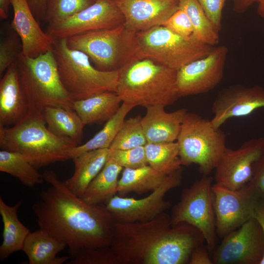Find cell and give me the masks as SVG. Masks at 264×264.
I'll return each instance as SVG.
<instances>
[{
  "label": "cell",
  "instance_id": "cell-1",
  "mask_svg": "<svg viewBox=\"0 0 264 264\" xmlns=\"http://www.w3.org/2000/svg\"><path fill=\"white\" fill-rule=\"evenodd\" d=\"M43 175L50 186L32 206L40 228L65 242L71 258L84 249L110 246L114 220L105 205L86 203L52 170Z\"/></svg>",
  "mask_w": 264,
  "mask_h": 264
},
{
  "label": "cell",
  "instance_id": "cell-2",
  "mask_svg": "<svg viewBox=\"0 0 264 264\" xmlns=\"http://www.w3.org/2000/svg\"><path fill=\"white\" fill-rule=\"evenodd\" d=\"M204 238L195 227L172 225L165 212L141 222L114 221L110 248L116 264H185Z\"/></svg>",
  "mask_w": 264,
  "mask_h": 264
},
{
  "label": "cell",
  "instance_id": "cell-3",
  "mask_svg": "<svg viewBox=\"0 0 264 264\" xmlns=\"http://www.w3.org/2000/svg\"><path fill=\"white\" fill-rule=\"evenodd\" d=\"M176 73L152 59H135L119 70L116 93L122 102L135 106L172 105L180 97Z\"/></svg>",
  "mask_w": 264,
  "mask_h": 264
},
{
  "label": "cell",
  "instance_id": "cell-4",
  "mask_svg": "<svg viewBox=\"0 0 264 264\" xmlns=\"http://www.w3.org/2000/svg\"><path fill=\"white\" fill-rule=\"evenodd\" d=\"M78 145L52 133L42 116L31 112L14 126H0V149L23 154L38 169L69 160V152Z\"/></svg>",
  "mask_w": 264,
  "mask_h": 264
},
{
  "label": "cell",
  "instance_id": "cell-5",
  "mask_svg": "<svg viewBox=\"0 0 264 264\" xmlns=\"http://www.w3.org/2000/svg\"><path fill=\"white\" fill-rule=\"evenodd\" d=\"M15 63L29 112L43 116L48 107L72 109L73 100L61 81L52 50L35 57L22 53Z\"/></svg>",
  "mask_w": 264,
  "mask_h": 264
},
{
  "label": "cell",
  "instance_id": "cell-6",
  "mask_svg": "<svg viewBox=\"0 0 264 264\" xmlns=\"http://www.w3.org/2000/svg\"><path fill=\"white\" fill-rule=\"evenodd\" d=\"M52 51L61 81L73 100L105 91L116 92L119 70L96 68L86 54L70 48L66 39L55 40Z\"/></svg>",
  "mask_w": 264,
  "mask_h": 264
},
{
  "label": "cell",
  "instance_id": "cell-7",
  "mask_svg": "<svg viewBox=\"0 0 264 264\" xmlns=\"http://www.w3.org/2000/svg\"><path fill=\"white\" fill-rule=\"evenodd\" d=\"M137 33L125 24L66 39L68 46L86 54L97 69L119 70L138 59Z\"/></svg>",
  "mask_w": 264,
  "mask_h": 264
},
{
  "label": "cell",
  "instance_id": "cell-8",
  "mask_svg": "<svg viewBox=\"0 0 264 264\" xmlns=\"http://www.w3.org/2000/svg\"><path fill=\"white\" fill-rule=\"evenodd\" d=\"M176 142L182 165L195 164L203 176L215 169L227 148L224 132L193 112L186 114Z\"/></svg>",
  "mask_w": 264,
  "mask_h": 264
},
{
  "label": "cell",
  "instance_id": "cell-9",
  "mask_svg": "<svg viewBox=\"0 0 264 264\" xmlns=\"http://www.w3.org/2000/svg\"><path fill=\"white\" fill-rule=\"evenodd\" d=\"M138 58H149L177 70L208 55L215 47L179 36L163 25L137 33Z\"/></svg>",
  "mask_w": 264,
  "mask_h": 264
},
{
  "label": "cell",
  "instance_id": "cell-10",
  "mask_svg": "<svg viewBox=\"0 0 264 264\" xmlns=\"http://www.w3.org/2000/svg\"><path fill=\"white\" fill-rule=\"evenodd\" d=\"M213 177L203 176L182 191L179 201L173 208L172 225L186 223L203 235L209 252L216 247L217 232L212 192Z\"/></svg>",
  "mask_w": 264,
  "mask_h": 264
},
{
  "label": "cell",
  "instance_id": "cell-11",
  "mask_svg": "<svg viewBox=\"0 0 264 264\" xmlns=\"http://www.w3.org/2000/svg\"><path fill=\"white\" fill-rule=\"evenodd\" d=\"M182 181L181 169L167 176L161 185L148 196L136 199L115 195L105 204L114 221L127 223L150 220L165 212L171 203L166 194L179 186Z\"/></svg>",
  "mask_w": 264,
  "mask_h": 264
},
{
  "label": "cell",
  "instance_id": "cell-12",
  "mask_svg": "<svg viewBox=\"0 0 264 264\" xmlns=\"http://www.w3.org/2000/svg\"><path fill=\"white\" fill-rule=\"evenodd\" d=\"M212 189L216 232L222 239L254 218L260 199L247 185L232 190L215 183Z\"/></svg>",
  "mask_w": 264,
  "mask_h": 264
},
{
  "label": "cell",
  "instance_id": "cell-13",
  "mask_svg": "<svg viewBox=\"0 0 264 264\" xmlns=\"http://www.w3.org/2000/svg\"><path fill=\"white\" fill-rule=\"evenodd\" d=\"M124 23L123 16L113 0H96L76 14L59 22L48 24L45 32L55 41L114 28Z\"/></svg>",
  "mask_w": 264,
  "mask_h": 264
},
{
  "label": "cell",
  "instance_id": "cell-14",
  "mask_svg": "<svg viewBox=\"0 0 264 264\" xmlns=\"http://www.w3.org/2000/svg\"><path fill=\"white\" fill-rule=\"evenodd\" d=\"M212 254L215 264H261L264 237L260 224L251 218L225 235Z\"/></svg>",
  "mask_w": 264,
  "mask_h": 264
},
{
  "label": "cell",
  "instance_id": "cell-15",
  "mask_svg": "<svg viewBox=\"0 0 264 264\" xmlns=\"http://www.w3.org/2000/svg\"><path fill=\"white\" fill-rule=\"evenodd\" d=\"M228 52L225 45L215 46L208 55L177 70L180 97L207 93L216 88L223 77Z\"/></svg>",
  "mask_w": 264,
  "mask_h": 264
},
{
  "label": "cell",
  "instance_id": "cell-16",
  "mask_svg": "<svg viewBox=\"0 0 264 264\" xmlns=\"http://www.w3.org/2000/svg\"><path fill=\"white\" fill-rule=\"evenodd\" d=\"M264 153V137L245 141L237 149L227 147L215 168V183L232 190L243 187Z\"/></svg>",
  "mask_w": 264,
  "mask_h": 264
},
{
  "label": "cell",
  "instance_id": "cell-17",
  "mask_svg": "<svg viewBox=\"0 0 264 264\" xmlns=\"http://www.w3.org/2000/svg\"><path fill=\"white\" fill-rule=\"evenodd\" d=\"M264 107V88L256 85L230 86L218 92L211 107L213 126L219 129L229 119L246 116Z\"/></svg>",
  "mask_w": 264,
  "mask_h": 264
},
{
  "label": "cell",
  "instance_id": "cell-18",
  "mask_svg": "<svg viewBox=\"0 0 264 264\" xmlns=\"http://www.w3.org/2000/svg\"><path fill=\"white\" fill-rule=\"evenodd\" d=\"M125 25L138 33L162 25L179 8L178 0H113Z\"/></svg>",
  "mask_w": 264,
  "mask_h": 264
},
{
  "label": "cell",
  "instance_id": "cell-19",
  "mask_svg": "<svg viewBox=\"0 0 264 264\" xmlns=\"http://www.w3.org/2000/svg\"><path fill=\"white\" fill-rule=\"evenodd\" d=\"M14 16L11 26L19 36L22 54L35 57L52 50L54 41L39 24L27 0H11Z\"/></svg>",
  "mask_w": 264,
  "mask_h": 264
},
{
  "label": "cell",
  "instance_id": "cell-20",
  "mask_svg": "<svg viewBox=\"0 0 264 264\" xmlns=\"http://www.w3.org/2000/svg\"><path fill=\"white\" fill-rule=\"evenodd\" d=\"M29 112V104L15 63L7 69L0 81V126H14Z\"/></svg>",
  "mask_w": 264,
  "mask_h": 264
},
{
  "label": "cell",
  "instance_id": "cell-21",
  "mask_svg": "<svg viewBox=\"0 0 264 264\" xmlns=\"http://www.w3.org/2000/svg\"><path fill=\"white\" fill-rule=\"evenodd\" d=\"M164 108L160 105L146 108L141 124L147 143L172 142L178 138L187 110L181 108L168 112Z\"/></svg>",
  "mask_w": 264,
  "mask_h": 264
},
{
  "label": "cell",
  "instance_id": "cell-22",
  "mask_svg": "<svg viewBox=\"0 0 264 264\" xmlns=\"http://www.w3.org/2000/svg\"><path fill=\"white\" fill-rule=\"evenodd\" d=\"M67 246L66 243L40 229L30 232L23 243L22 251L29 264H62L70 256H57Z\"/></svg>",
  "mask_w": 264,
  "mask_h": 264
},
{
  "label": "cell",
  "instance_id": "cell-23",
  "mask_svg": "<svg viewBox=\"0 0 264 264\" xmlns=\"http://www.w3.org/2000/svg\"><path fill=\"white\" fill-rule=\"evenodd\" d=\"M122 100L116 92L105 91L90 97L73 100L72 109L84 124H102L111 118L119 110Z\"/></svg>",
  "mask_w": 264,
  "mask_h": 264
},
{
  "label": "cell",
  "instance_id": "cell-24",
  "mask_svg": "<svg viewBox=\"0 0 264 264\" xmlns=\"http://www.w3.org/2000/svg\"><path fill=\"white\" fill-rule=\"evenodd\" d=\"M109 154V148H105L86 152L73 158L74 173L64 181L68 189L81 197L103 168Z\"/></svg>",
  "mask_w": 264,
  "mask_h": 264
},
{
  "label": "cell",
  "instance_id": "cell-25",
  "mask_svg": "<svg viewBox=\"0 0 264 264\" xmlns=\"http://www.w3.org/2000/svg\"><path fill=\"white\" fill-rule=\"evenodd\" d=\"M22 200L14 205H7L0 197V214L3 224V241L0 246V259L2 261L12 253L22 250L24 242L30 229L19 220L18 210Z\"/></svg>",
  "mask_w": 264,
  "mask_h": 264
},
{
  "label": "cell",
  "instance_id": "cell-26",
  "mask_svg": "<svg viewBox=\"0 0 264 264\" xmlns=\"http://www.w3.org/2000/svg\"><path fill=\"white\" fill-rule=\"evenodd\" d=\"M123 168L109 158L80 198L91 205L105 204L117 193L118 176Z\"/></svg>",
  "mask_w": 264,
  "mask_h": 264
},
{
  "label": "cell",
  "instance_id": "cell-27",
  "mask_svg": "<svg viewBox=\"0 0 264 264\" xmlns=\"http://www.w3.org/2000/svg\"><path fill=\"white\" fill-rule=\"evenodd\" d=\"M167 176L149 165L136 169L124 168L118 180L117 193L124 197L131 193L141 195L152 192L161 185Z\"/></svg>",
  "mask_w": 264,
  "mask_h": 264
},
{
  "label": "cell",
  "instance_id": "cell-28",
  "mask_svg": "<svg viewBox=\"0 0 264 264\" xmlns=\"http://www.w3.org/2000/svg\"><path fill=\"white\" fill-rule=\"evenodd\" d=\"M42 115L48 129L52 133L70 138L78 145L81 142L85 125L74 110L48 107L44 110Z\"/></svg>",
  "mask_w": 264,
  "mask_h": 264
},
{
  "label": "cell",
  "instance_id": "cell-29",
  "mask_svg": "<svg viewBox=\"0 0 264 264\" xmlns=\"http://www.w3.org/2000/svg\"><path fill=\"white\" fill-rule=\"evenodd\" d=\"M135 107L134 104L123 102L116 113L106 122L98 133L84 144L78 145L70 150L68 154L69 159L86 152L109 148L126 116Z\"/></svg>",
  "mask_w": 264,
  "mask_h": 264
},
{
  "label": "cell",
  "instance_id": "cell-30",
  "mask_svg": "<svg viewBox=\"0 0 264 264\" xmlns=\"http://www.w3.org/2000/svg\"><path fill=\"white\" fill-rule=\"evenodd\" d=\"M38 170L23 154L0 150V171L17 178L23 185L31 188L43 183V174Z\"/></svg>",
  "mask_w": 264,
  "mask_h": 264
},
{
  "label": "cell",
  "instance_id": "cell-31",
  "mask_svg": "<svg viewBox=\"0 0 264 264\" xmlns=\"http://www.w3.org/2000/svg\"><path fill=\"white\" fill-rule=\"evenodd\" d=\"M148 165L166 175L181 169L177 142L149 143L145 145Z\"/></svg>",
  "mask_w": 264,
  "mask_h": 264
},
{
  "label": "cell",
  "instance_id": "cell-32",
  "mask_svg": "<svg viewBox=\"0 0 264 264\" xmlns=\"http://www.w3.org/2000/svg\"><path fill=\"white\" fill-rule=\"evenodd\" d=\"M179 8L186 13L191 22L193 37L213 46L218 44L219 33L214 29L197 0H180Z\"/></svg>",
  "mask_w": 264,
  "mask_h": 264
},
{
  "label": "cell",
  "instance_id": "cell-33",
  "mask_svg": "<svg viewBox=\"0 0 264 264\" xmlns=\"http://www.w3.org/2000/svg\"><path fill=\"white\" fill-rule=\"evenodd\" d=\"M141 119L140 116H137L125 120L109 149L123 150L145 146L147 141Z\"/></svg>",
  "mask_w": 264,
  "mask_h": 264
},
{
  "label": "cell",
  "instance_id": "cell-34",
  "mask_svg": "<svg viewBox=\"0 0 264 264\" xmlns=\"http://www.w3.org/2000/svg\"><path fill=\"white\" fill-rule=\"evenodd\" d=\"M96 0H47L44 21L47 24L62 21L90 6Z\"/></svg>",
  "mask_w": 264,
  "mask_h": 264
},
{
  "label": "cell",
  "instance_id": "cell-35",
  "mask_svg": "<svg viewBox=\"0 0 264 264\" xmlns=\"http://www.w3.org/2000/svg\"><path fill=\"white\" fill-rule=\"evenodd\" d=\"M21 39L12 28V30L0 42V74L14 64L22 53Z\"/></svg>",
  "mask_w": 264,
  "mask_h": 264
},
{
  "label": "cell",
  "instance_id": "cell-36",
  "mask_svg": "<svg viewBox=\"0 0 264 264\" xmlns=\"http://www.w3.org/2000/svg\"><path fill=\"white\" fill-rule=\"evenodd\" d=\"M109 157L123 168L136 169L148 165L145 146L123 150L109 149Z\"/></svg>",
  "mask_w": 264,
  "mask_h": 264
},
{
  "label": "cell",
  "instance_id": "cell-37",
  "mask_svg": "<svg viewBox=\"0 0 264 264\" xmlns=\"http://www.w3.org/2000/svg\"><path fill=\"white\" fill-rule=\"evenodd\" d=\"M66 264H116L110 246L81 250Z\"/></svg>",
  "mask_w": 264,
  "mask_h": 264
},
{
  "label": "cell",
  "instance_id": "cell-38",
  "mask_svg": "<svg viewBox=\"0 0 264 264\" xmlns=\"http://www.w3.org/2000/svg\"><path fill=\"white\" fill-rule=\"evenodd\" d=\"M183 37H192L193 28L191 22L182 9L178 8L162 25Z\"/></svg>",
  "mask_w": 264,
  "mask_h": 264
},
{
  "label": "cell",
  "instance_id": "cell-39",
  "mask_svg": "<svg viewBox=\"0 0 264 264\" xmlns=\"http://www.w3.org/2000/svg\"><path fill=\"white\" fill-rule=\"evenodd\" d=\"M226 0H197L214 29L219 33L222 27L223 7Z\"/></svg>",
  "mask_w": 264,
  "mask_h": 264
},
{
  "label": "cell",
  "instance_id": "cell-40",
  "mask_svg": "<svg viewBox=\"0 0 264 264\" xmlns=\"http://www.w3.org/2000/svg\"><path fill=\"white\" fill-rule=\"evenodd\" d=\"M247 185L259 199H264V153L257 162L252 177Z\"/></svg>",
  "mask_w": 264,
  "mask_h": 264
},
{
  "label": "cell",
  "instance_id": "cell-41",
  "mask_svg": "<svg viewBox=\"0 0 264 264\" xmlns=\"http://www.w3.org/2000/svg\"><path fill=\"white\" fill-rule=\"evenodd\" d=\"M209 250L207 246L203 244L196 247L192 251L189 264H213V261L209 255Z\"/></svg>",
  "mask_w": 264,
  "mask_h": 264
},
{
  "label": "cell",
  "instance_id": "cell-42",
  "mask_svg": "<svg viewBox=\"0 0 264 264\" xmlns=\"http://www.w3.org/2000/svg\"><path fill=\"white\" fill-rule=\"evenodd\" d=\"M35 17L44 20L47 0H27Z\"/></svg>",
  "mask_w": 264,
  "mask_h": 264
},
{
  "label": "cell",
  "instance_id": "cell-43",
  "mask_svg": "<svg viewBox=\"0 0 264 264\" xmlns=\"http://www.w3.org/2000/svg\"><path fill=\"white\" fill-rule=\"evenodd\" d=\"M233 9L238 14L244 13L254 3H258L260 0H231Z\"/></svg>",
  "mask_w": 264,
  "mask_h": 264
},
{
  "label": "cell",
  "instance_id": "cell-44",
  "mask_svg": "<svg viewBox=\"0 0 264 264\" xmlns=\"http://www.w3.org/2000/svg\"><path fill=\"white\" fill-rule=\"evenodd\" d=\"M254 218L260 224L264 237V199H259L254 212ZM261 264H264V256Z\"/></svg>",
  "mask_w": 264,
  "mask_h": 264
},
{
  "label": "cell",
  "instance_id": "cell-45",
  "mask_svg": "<svg viewBox=\"0 0 264 264\" xmlns=\"http://www.w3.org/2000/svg\"><path fill=\"white\" fill-rule=\"evenodd\" d=\"M11 0H0V17L6 19L8 16L9 7Z\"/></svg>",
  "mask_w": 264,
  "mask_h": 264
},
{
  "label": "cell",
  "instance_id": "cell-46",
  "mask_svg": "<svg viewBox=\"0 0 264 264\" xmlns=\"http://www.w3.org/2000/svg\"><path fill=\"white\" fill-rule=\"evenodd\" d=\"M258 3L257 13L261 18L264 19V0H260Z\"/></svg>",
  "mask_w": 264,
  "mask_h": 264
},
{
  "label": "cell",
  "instance_id": "cell-47",
  "mask_svg": "<svg viewBox=\"0 0 264 264\" xmlns=\"http://www.w3.org/2000/svg\"></svg>",
  "mask_w": 264,
  "mask_h": 264
}]
</instances>
